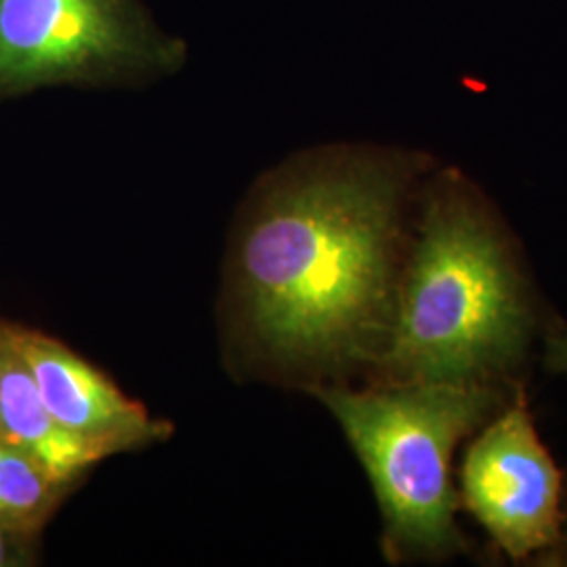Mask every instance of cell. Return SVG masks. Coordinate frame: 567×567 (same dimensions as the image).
<instances>
[{"label": "cell", "instance_id": "6da1fadb", "mask_svg": "<svg viewBox=\"0 0 567 567\" xmlns=\"http://www.w3.org/2000/svg\"><path fill=\"white\" fill-rule=\"evenodd\" d=\"M429 171L416 152L326 145L265 177L238 282L269 355L313 370L379 362L395 320L405 206Z\"/></svg>", "mask_w": 567, "mask_h": 567}, {"label": "cell", "instance_id": "7a4b0ae2", "mask_svg": "<svg viewBox=\"0 0 567 567\" xmlns=\"http://www.w3.org/2000/svg\"><path fill=\"white\" fill-rule=\"evenodd\" d=\"M395 320L377 365L389 385L501 383L526 358L534 305L482 189L454 168L421 189Z\"/></svg>", "mask_w": 567, "mask_h": 567}, {"label": "cell", "instance_id": "3957f363", "mask_svg": "<svg viewBox=\"0 0 567 567\" xmlns=\"http://www.w3.org/2000/svg\"><path fill=\"white\" fill-rule=\"evenodd\" d=\"M372 482L391 559H450L465 550L452 484L456 446L508 398L501 383H404L318 389Z\"/></svg>", "mask_w": 567, "mask_h": 567}, {"label": "cell", "instance_id": "277c9868", "mask_svg": "<svg viewBox=\"0 0 567 567\" xmlns=\"http://www.w3.org/2000/svg\"><path fill=\"white\" fill-rule=\"evenodd\" d=\"M187 60V41L145 0H0V102L55 86H147Z\"/></svg>", "mask_w": 567, "mask_h": 567}, {"label": "cell", "instance_id": "5b68a950", "mask_svg": "<svg viewBox=\"0 0 567 567\" xmlns=\"http://www.w3.org/2000/svg\"><path fill=\"white\" fill-rule=\"evenodd\" d=\"M458 496L513 561L547 559L561 547V473L536 433L522 386L466 450Z\"/></svg>", "mask_w": 567, "mask_h": 567}, {"label": "cell", "instance_id": "8992f818", "mask_svg": "<svg viewBox=\"0 0 567 567\" xmlns=\"http://www.w3.org/2000/svg\"><path fill=\"white\" fill-rule=\"evenodd\" d=\"M4 332L53 419L86 444L112 456L163 437L164 425L68 347L25 328L4 326Z\"/></svg>", "mask_w": 567, "mask_h": 567}, {"label": "cell", "instance_id": "52a82bcc", "mask_svg": "<svg viewBox=\"0 0 567 567\" xmlns=\"http://www.w3.org/2000/svg\"><path fill=\"white\" fill-rule=\"evenodd\" d=\"M0 440L25 452L53 477L72 484L107 458L53 419L25 362L0 326Z\"/></svg>", "mask_w": 567, "mask_h": 567}, {"label": "cell", "instance_id": "ba28073f", "mask_svg": "<svg viewBox=\"0 0 567 567\" xmlns=\"http://www.w3.org/2000/svg\"><path fill=\"white\" fill-rule=\"evenodd\" d=\"M65 489L41 463L0 440V524L39 534Z\"/></svg>", "mask_w": 567, "mask_h": 567}, {"label": "cell", "instance_id": "9c48e42d", "mask_svg": "<svg viewBox=\"0 0 567 567\" xmlns=\"http://www.w3.org/2000/svg\"><path fill=\"white\" fill-rule=\"evenodd\" d=\"M34 545V532L0 524V567L30 566L37 557Z\"/></svg>", "mask_w": 567, "mask_h": 567}, {"label": "cell", "instance_id": "30bf717a", "mask_svg": "<svg viewBox=\"0 0 567 567\" xmlns=\"http://www.w3.org/2000/svg\"><path fill=\"white\" fill-rule=\"evenodd\" d=\"M545 364L550 372L567 374V326H557L545 343Z\"/></svg>", "mask_w": 567, "mask_h": 567}]
</instances>
